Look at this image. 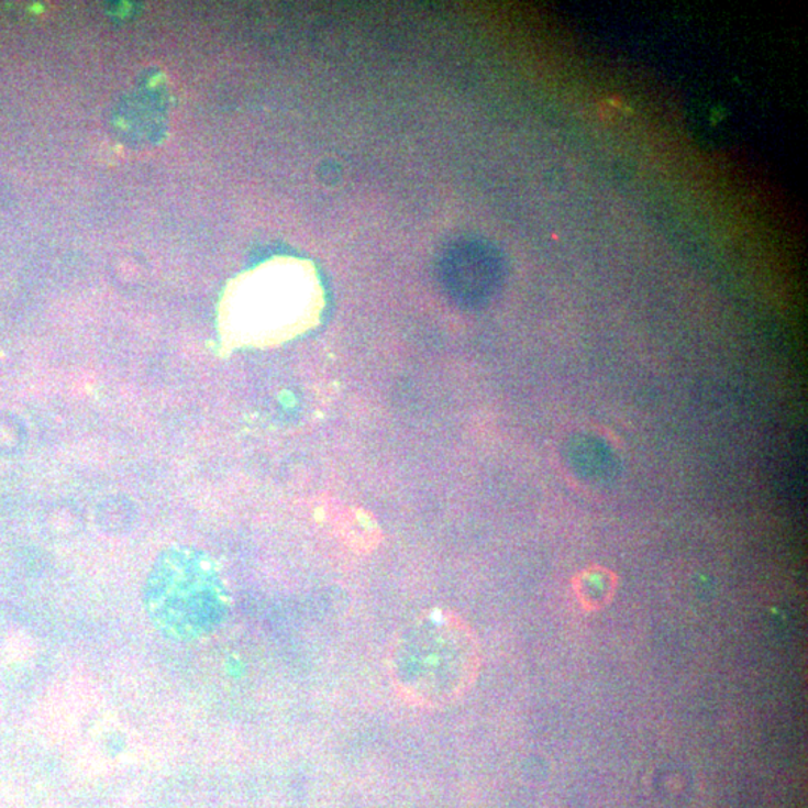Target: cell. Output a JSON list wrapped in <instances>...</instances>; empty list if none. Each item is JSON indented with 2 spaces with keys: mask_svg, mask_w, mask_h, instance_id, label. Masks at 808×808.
Instances as JSON below:
<instances>
[{
  "mask_svg": "<svg viewBox=\"0 0 808 808\" xmlns=\"http://www.w3.org/2000/svg\"><path fill=\"white\" fill-rule=\"evenodd\" d=\"M143 604L153 628L176 642L209 635L226 611L225 590L213 562L189 545L161 551L144 583Z\"/></svg>",
  "mask_w": 808,
  "mask_h": 808,
  "instance_id": "2",
  "label": "cell"
},
{
  "mask_svg": "<svg viewBox=\"0 0 808 808\" xmlns=\"http://www.w3.org/2000/svg\"><path fill=\"white\" fill-rule=\"evenodd\" d=\"M617 578L605 567L593 566L579 572L574 582L578 602L587 611H599L615 598Z\"/></svg>",
  "mask_w": 808,
  "mask_h": 808,
  "instance_id": "4",
  "label": "cell"
},
{
  "mask_svg": "<svg viewBox=\"0 0 808 808\" xmlns=\"http://www.w3.org/2000/svg\"><path fill=\"white\" fill-rule=\"evenodd\" d=\"M385 663L392 689L403 702L441 710L474 687L480 669L479 642L457 612L433 608L401 626Z\"/></svg>",
  "mask_w": 808,
  "mask_h": 808,
  "instance_id": "1",
  "label": "cell"
},
{
  "mask_svg": "<svg viewBox=\"0 0 808 808\" xmlns=\"http://www.w3.org/2000/svg\"><path fill=\"white\" fill-rule=\"evenodd\" d=\"M331 524L340 541L356 553H370L379 545L380 530L366 512L347 509L334 518L331 517Z\"/></svg>",
  "mask_w": 808,
  "mask_h": 808,
  "instance_id": "3",
  "label": "cell"
}]
</instances>
